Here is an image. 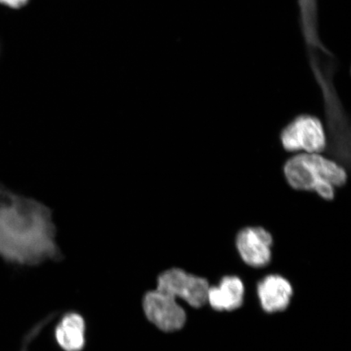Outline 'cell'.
Returning <instances> with one entry per match:
<instances>
[{
	"instance_id": "6da1fadb",
	"label": "cell",
	"mask_w": 351,
	"mask_h": 351,
	"mask_svg": "<svg viewBox=\"0 0 351 351\" xmlns=\"http://www.w3.org/2000/svg\"><path fill=\"white\" fill-rule=\"evenodd\" d=\"M53 213L42 202L0 184V256L22 266L60 261Z\"/></svg>"
},
{
	"instance_id": "7a4b0ae2",
	"label": "cell",
	"mask_w": 351,
	"mask_h": 351,
	"mask_svg": "<svg viewBox=\"0 0 351 351\" xmlns=\"http://www.w3.org/2000/svg\"><path fill=\"white\" fill-rule=\"evenodd\" d=\"M283 172L293 189L313 191L324 200L335 199L336 188L348 180L343 166L320 154H298L287 161Z\"/></svg>"
},
{
	"instance_id": "3957f363",
	"label": "cell",
	"mask_w": 351,
	"mask_h": 351,
	"mask_svg": "<svg viewBox=\"0 0 351 351\" xmlns=\"http://www.w3.org/2000/svg\"><path fill=\"white\" fill-rule=\"evenodd\" d=\"M280 143L285 151L320 154L327 147L326 131L319 118L301 115L285 127Z\"/></svg>"
},
{
	"instance_id": "277c9868",
	"label": "cell",
	"mask_w": 351,
	"mask_h": 351,
	"mask_svg": "<svg viewBox=\"0 0 351 351\" xmlns=\"http://www.w3.org/2000/svg\"><path fill=\"white\" fill-rule=\"evenodd\" d=\"M209 287L207 280L172 267L158 275L156 289L175 300L185 301L194 308H200L208 302Z\"/></svg>"
},
{
	"instance_id": "5b68a950",
	"label": "cell",
	"mask_w": 351,
	"mask_h": 351,
	"mask_svg": "<svg viewBox=\"0 0 351 351\" xmlns=\"http://www.w3.org/2000/svg\"><path fill=\"white\" fill-rule=\"evenodd\" d=\"M142 306L145 317L162 332H177L186 324V311L177 300L156 289L144 293Z\"/></svg>"
},
{
	"instance_id": "8992f818",
	"label": "cell",
	"mask_w": 351,
	"mask_h": 351,
	"mask_svg": "<svg viewBox=\"0 0 351 351\" xmlns=\"http://www.w3.org/2000/svg\"><path fill=\"white\" fill-rule=\"evenodd\" d=\"M273 244V236L262 227H245L236 237V247L241 260L254 267L269 265Z\"/></svg>"
},
{
	"instance_id": "52a82bcc",
	"label": "cell",
	"mask_w": 351,
	"mask_h": 351,
	"mask_svg": "<svg viewBox=\"0 0 351 351\" xmlns=\"http://www.w3.org/2000/svg\"><path fill=\"white\" fill-rule=\"evenodd\" d=\"M56 344L63 351H83L86 346V322L77 311H68L54 328Z\"/></svg>"
},
{
	"instance_id": "ba28073f",
	"label": "cell",
	"mask_w": 351,
	"mask_h": 351,
	"mask_svg": "<svg viewBox=\"0 0 351 351\" xmlns=\"http://www.w3.org/2000/svg\"><path fill=\"white\" fill-rule=\"evenodd\" d=\"M258 295L266 313H280L287 308L293 295L291 283L282 276H266L258 285Z\"/></svg>"
},
{
	"instance_id": "9c48e42d",
	"label": "cell",
	"mask_w": 351,
	"mask_h": 351,
	"mask_svg": "<svg viewBox=\"0 0 351 351\" xmlns=\"http://www.w3.org/2000/svg\"><path fill=\"white\" fill-rule=\"evenodd\" d=\"M244 285L237 276H225L218 287H209L208 302L214 310L231 311L243 305Z\"/></svg>"
},
{
	"instance_id": "30bf717a",
	"label": "cell",
	"mask_w": 351,
	"mask_h": 351,
	"mask_svg": "<svg viewBox=\"0 0 351 351\" xmlns=\"http://www.w3.org/2000/svg\"><path fill=\"white\" fill-rule=\"evenodd\" d=\"M30 1L32 0H0V3L12 8V10H21L27 5Z\"/></svg>"
}]
</instances>
